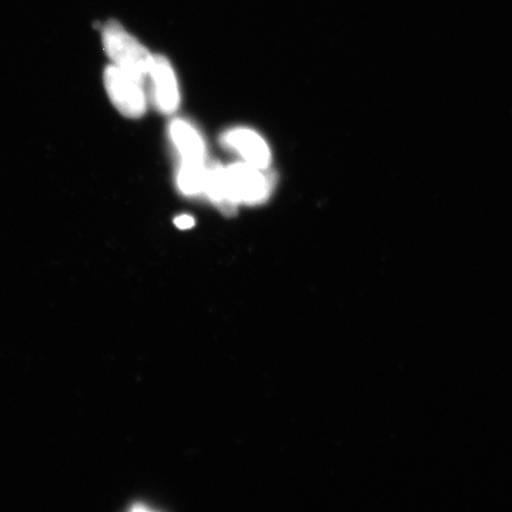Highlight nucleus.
Wrapping results in <instances>:
<instances>
[{
	"label": "nucleus",
	"mask_w": 512,
	"mask_h": 512,
	"mask_svg": "<svg viewBox=\"0 0 512 512\" xmlns=\"http://www.w3.org/2000/svg\"><path fill=\"white\" fill-rule=\"evenodd\" d=\"M262 171L248 163H236L227 168L230 188L238 204L258 206L268 200L272 179Z\"/></svg>",
	"instance_id": "3"
},
{
	"label": "nucleus",
	"mask_w": 512,
	"mask_h": 512,
	"mask_svg": "<svg viewBox=\"0 0 512 512\" xmlns=\"http://www.w3.org/2000/svg\"><path fill=\"white\" fill-rule=\"evenodd\" d=\"M147 79L151 82L153 105L160 113L174 114L179 107L178 83L175 70L166 57L153 55Z\"/></svg>",
	"instance_id": "4"
},
{
	"label": "nucleus",
	"mask_w": 512,
	"mask_h": 512,
	"mask_svg": "<svg viewBox=\"0 0 512 512\" xmlns=\"http://www.w3.org/2000/svg\"><path fill=\"white\" fill-rule=\"evenodd\" d=\"M108 98L124 117L142 118L147 108L145 81L118 67L108 66L104 76Z\"/></svg>",
	"instance_id": "2"
},
{
	"label": "nucleus",
	"mask_w": 512,
	"mask_h": 512,
	"mask_svg": "<svg viewBox=\"0 0 512 512\" xmlns=\"http://www.w3.org/2000/svg\"><path fill=\"white\" fill-rule=\"evenodd\" d=\"M175 224L179 229H189L194 227L195 220L189 215L178 216Z\"/></svg>",
	"instance_id": "9"
},
{
	"label": "nucleus",
	"mask_w": 512,
	"mask_h": 512,
	"mask_svg": "<svg viewBox=\"0 0 512 512\" xmlns=\"http://www.w3.org/2000/svg\"><path fill=\"white\" fill-rule=\"evenodd\" d=\"M207 165L204 162H182L178 171V188L185 196L203 194L206 184Z\"/></svg>",
	"instance_id": "8"
},
{
	"label": "nucleus",
	"mask_w": 512,
	"mask_h": 512,
	"mask_svg": "<svg viewBox=\"0 0 512 512\" xmlns=\"http://www.w3.org/2000/svg\"><path fill=\"white\" fill-rule=\"evenodd\" d=\"M102 43L113 66L146 82L153 55L137 38L128 34L118 22L111 21L102 28Z\"/></svg>",
	"instance_id": "1"
},
{
	"label": "nucleus",
	"mask_w": 512,
	"mask_h": 512,
	"mask_svg": "<svg viewBox=\"0 0 512 512\" xmlns=\"http://www.w3.org/2000/svg\"><path fill=\"white\" fill-rule=\"evenodd\" d=\"M222 144L238 152L245 162L266 170L271 163V150L258 133L248 128H234L223 134Z\"/></svg>",
	"instance_id": "5"
},
{
	"label": "nucleus",
	"mask_w": 512,
	"mask_h": 512,
	"mask_svg": "<svg viewBox=\"0 0 512 512\" xmlns=\"http://www.w3.org/2000/svg\"><path fill=\"white\" fill-rule=\"evenodd\" d=\"M170 137L182 162H204L206 145L201 134L187 121L176 119L170 125Z\"/></svg>",
	"instance_id": "7"
},
{
	"label": "nucleus",
	"mask_w": 512,
	"mask_h": 512,
	"mask_svg": "<svg viewBox=\"0 0 512 512\" xmlns=\"http://www.w3.org/2000/svg\"><path fill=\"white\" fill-rule=\"evenodd\" d=\"M204 194H207L209 200L222 214L226 216L236 214L238 202L235 201L230 188L227 168L220 163L213 162L207 166Z\"/></svg>",
	"instance_id": "6"
}]
</instances>
